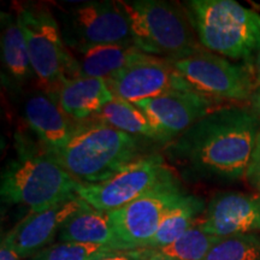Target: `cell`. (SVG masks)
<instances>
[{
    "mask_svg": "<svg viewBox=\"0 0 260 260\" xmlns=\"http://www.w3.org/2000/svg\"><path fill=\"white\" fill-rule=\"evenodd\" d=\"M19 254L15 251V248L8 242L5 237L2 240V247H0V260H19Z\"/></svg>",
    "mask_w": 260,
    "mask_h": 260,
    "instance_id": "obj_27",
    "label": "cell"
},
{
    "mask_svg": "<svg viewBox=\"0 0 260 260\" xmlns=\"http://www.w3.org/2000/svg\"><path fill=\"white\" fill-rule=\"evenodd\" d=\"M200 45L234 60H252L260 51V14L234 0L183 3Z\"/></svg>",
    "mask_w": 260,
    "mask_h": 260,
    "instance_id": "obj_4",
    "label": "cell"
},
{
    "mask_svg": "<svg viewBox=\"0 0 260 260\" xmlns=\"http://www.w3.org/2000/svg\"><path fill=\"white\" fill-rule=\"evenodd\" d=\"M216 102L194 89H176L135 105L148 117L169 144L216 110Z\"/></svg>",
    "mask_w": 260,
    "mask_h": 260,
    "instance_id": "obj_12",
    "label": "cell"
},
{
    "mask_svg": "<svg viewBox=\"0 0 260 260\" xmlns=\"http://www.w3.org/2000/svg\"><path fill=\"white\" fill-rule=\"evenodd\" d=\"M204 260H260V235L222 237Z\"/></svg>",
    "mask_w": 260,
    "mask_h": 260,
    "instance_id": "obj_23",
    "label": "cell"
},
{
    "mask_svg": "<svg viewBox=\"0 0 260 260\" xmlns=\"http://www.w3.org/2000/svg\"><path fill=\"white\" fill-rule=\"evenodd\" d=\"M198 223L210 235L226 237L260 232V193L224 191L214 195Z\"/></svg>",
    "mask_w": 260,
    "mask_h": 260,
    "instance_id": "obj_13",
    "label": "cell"
},
{
    "mask_svg": "<svg viewBox=\"0 0 260 260\" xmlns=\"http://www.w3.org/2000/svg\"><path fill=\"white\" fill-rule=\"evenodd\" d=\"M145 260H176L167 256L152 248H145Z\"/></svg>",
    "mask_w": 260,
    "mask_h": 260,
    "instance_id": "obj_28",
    "label": "cell"
},
{
    "mask_svg": "<svg viewBox=\"0 0 260 260\" xmlns=\"http://www.w3.org/2000/svg\"><path fill=\"white\" fill-rule=\"evenodd\" d=\"M259 136L254 110L217 107L165 145L164 153L187 180L235 182L246 176Z\"/></svg>",
    "mask_w": 260,
    "mask_h": 260,
    "instance_id": "obj_1",
    "label": "cell"
},
{
    "mask_svg": "<svg viewBox=\"0 0 260 260\" xmlns=\"http://www.w3.org/2000/svg\"><path fill=\"white\" fill-rule=\"evenodd\" d=\"M172 175L174 171L161 154L147 153L109 180L94 184L81 183L76 195L93 209L111 212L138 199Z\"/></svg>",
    "mask_w": 260,
    "mask_h": 260,
    "instance_id": "obj_8",
    "label": "cell"
},
{
    "mask_svg": "<svg viewBox=\"0 0 260 260\" xmlns=\"http://www.w3.org/2000/svg\"><path fill=\"white\" fill-rule=\"evenodd\" d=\"M133 44L149 56L177 61L203 48L183 5L162 0L121 2Z\"/></svg>",
    "mask_w": 260,
    "mask_h": 260,
    "instance_id": "obj_5",
    "label": "cell"
},
{
    "mask_svg": "<svg viewBox=\"0 0 260 260\" xmlns=\"http://www.w3.org/2000/svg\"><path fill=\"white\" fill-rule=\"evenodd\" d=\"M205 203L197 195L184 194L162 218L153 239L148 242L146 248L159 249L176 241L200 218L205 212Z\"/></svg>",
    "mask_w": 260,
    "mask_h": 260,
    "instance_id": "obj_21",
    "label": "cell"
},
{
    "mask_svg": "<svg viewBox=\"0 0 260 260\" xmlns=\"http://www.w3.org/2000/svg\"><path fill=\"white\" fill-rule=\"evenodd\" d=\"M54 16L70 51L98 45L133 44L129 19L121 2L90 0L61 5Z\"/></svg>",
    "mask_w": 260,
    "mask_h": 260,
    "instance_id": "obj_7",
    "label": "cell"
},
{
    "mask_svg": "<svg viewBox=\"0 0 260 260\" xmlns=\"http://www.w3.org/2000/svg\"><path fill=\"white\" fill-rule=\"evenodd\" d=\"M70 52L79 65L80 76L105 81L149 56L140 51L134 44L98 45Z\"/></svg>",
    "mask_w": 260,
    "mask_h": 260,
    "instance_id": "obj_17",
    "label": "cell"
},
{
    "mask_svg": "<svg viewBox=\"0 0 260 260\" xmlns=\"http://www.w3.org/2000/svg\"><path fill=\"white\" fill-rule=\"evenodd\" d=\"M251 102H252V106L253 110L260 115V88L255 89V92L253 93V95L251 98Z\"/></svg>",
    "mask_w": 260,
    "mask_h": 260,
    "instance_id": "obj_29",
    "label": "cell"
},
{
    "mask_svg": "<svg viewBox=\"0 0 260 260\" xmlns=\"http://www.w3.org/2000/svg\"><path fill=\"white\" fill-rule=\"evenodd\" d=\"M246 177L249 181V183L256 188V190L260 193V136L256 141L254 151H253L251 161H249L248 169L246 172Z\"/></svg>",
    "mask_w": 260,
    "mask_h": 260,
    "instance_id": "obj_25",
    "label": "cell"
},
{
    "mask_svg": "<svg viewBox=\"0 0 260 260\" xmlns=\"http://www.w3.org/2000/svg\"><path fill=\"white\" fill-rule=\"evenodd\" d=\"M220 239L222 237L205 233L197 220V223L176 241L155 251L176 260H204Z\"/></svg>",
    "mask_w": 260,
    "mask_h": 260,
    "instance_id": "obj_22",
    "label": "cell"
},
{
    "mask_svg": "<svg viewBox=\"0 0 260 260\" xmlns=\"http://www.w3.org/2000/svg\"><path fill=\"white\" fill-rule=\"evenodd\" d=\"M2 60L15 83H25L34 76L24 34L16 15L2 12Z\"/></svg>",
    "mask_w": 260,
    "mask_h": 260,
    "instance_id": "obj_20",
    "label": "cell"
},
{
    "mask_svg": "<svg viewBox=\"0 0 260 260\" xmlns=\"http://www.w3.org/2000/svg\"><path fill=\"white\" fill-rule=\"evenodd\" d=\"M15 15L27 41L37 84L56 100L67 81L80 77L79 65L65 45L56 16L46 5L32 3L16 5Z\"/></svg>",
    "mask_w": 260,
    "mask_h": 260,
    "instance_id": "obj_6",
    "label": "cell"
},
{
    "mask_svg": "<svg viewBox=\"0 0 260 260\" xmlns=\"http://www.w3.org/2000/svg\"><path fill=\"white\" fill-rule=\"evenodd\" d=\"M95 260H145V248L132 251H113Z\"/></svg>",
    "mask_w": 260,
    "mask_h": 260,
    "instance_id": "obj_26",
    "label": "cell"
},
{
    "mask_svg": "<svg viewBox=\"0 0 260 260\" xmlns=\"http://www.w3.org/2000/svg\"><path fill=\"white\" fill-rule=\"evenodd\" d=\"M113 96L136 104L170 90L193 89L175 68L174 61L148 56L106 81Z\"/></svg>",
    "mask_w": 260,
    "mask_h": 260,
    "instance_id": "obj_11",
    "label": "cell"
},
{
    "mask_svg": "<svg viewBox=\"0 0 260 260\" xmlns=\"http://www.w3.org/2000/svg\"><path fill=\"white\" fill-rule=\"evenodd\" d=\"M174 65L191 88L217 102H242L251 99L255 92L248 67L233 63L204 47L184 59L174 61Z\"/></svg>",
    "mask_w": 260,
    "mask_h": 260,
    "instance_id": "obj_9",
    "label": "cell"
},
{
    "mask_svg": "<svg viewBox=\"0 0 260 260\" xmlns=\"http://www.w3.org/2000/svg\"><path fill=\"white\" fill-rule=\"evenodd\" d=\"M80 184L41 146L18 141L17 155L2 172L0 194L4 203L23 205L34 213L73 197Z\"/></svg>",
    "mask_w": 260,
    "mask_h": 260,
    "instance_id": "obj_3",
    "label": "cell"
},
{
    "mask_svg": "<svg viewBox=\"0 0 260 260\" xmlns=\"http://www.w3.org/2000/svg\"><path fill=\"white\" fill-rule=\"evenodd\" d=\"M255 73H256V79L260 82V51L258 52L255 58Z\"/></svg>",
    "mask_w": 260,
    "mask_h": 260,
    "instance_id": "obj_30",
    "label": "cell"
},
{
    "mask_svg": "<svg viewBox=\"0 0 260 260\" xmlns=\"http://www.w3.org/2000/svg\"><path fill=\"white\" fill-rule=\"evenodd\" d=\"M113 251L109 247L88 243L58 242L30 256V260H95Z\"/></svg>",
    "mask_w": 260,
    "mask_h": 260,
    "instance_id": "obj_24",
    "label": "cell"
},
{
    "mask_svg": "<svg viewBox=\"0 0 260 260\" xmlns=\"http://www.w3.org/2000/svg\"><path fill=\"white\" fill-rule=\"evenodd\" d=\"M59 242H79L109 247L115 251H132L118 239L109 213L89 205L75 213L61 228Z\"/></svg>",
    "mask_w": 260,
    "mask_h": 260,
    "instance_id": "obj_18",
    "label": "cell"
},
{
    "mask_svg": "<svg viewBox=\"0 0 260 260\" xmlns=\"http://www.w3.org/2000/svg\"><path fill=\"white\" fill-rule=\"evenodd\" d=\"M23 116L45 152L56 151L67 145L79 124L65 115L53 98L42 90L32 92L27 96Z\"/></svg>",
    "mask_w": 260,
    "mask_h": 260,
    "instance_id": "obj_15",
    "label": "cell"
},
{
    "mask_svg": "<svg viewBox=\"0 0 260 260\" xmlns=\"http://www.w3.org/2000/svg\"><path fill=\"white\" fill-rule=\"evenodd\" d=\"M113 98L105 80L80 76L63 84L56 102L73 121L82 122L95 116Z\"/></svg>",
    "mask_w": 260,
    "mask_h": 260,
    "instance_id": "obj_16",
    "label": "cell"
},
{
    "mask_svg": "<svg viewBox=\"0 0 260 260\" xmlns=\"http://www.w3.org/2000/svg\"><path fill=\"white\" fill-rule=\"evenodd\" d=\"M184 194L172 175L125 206L107 212L118 239L129 249L146 248L165 214Z\"/></svg>",
    "mask_w": 260,
    "mask_h": 260,
    "instance_id": "obj_10",
    "label": "cell"
},
{
    "mask_svg": "<svg viewBox=\"0 0 260 260\" xmlns=\"http://www.w3.org/2000/svg\"><path fill=\"white\" fill-rule=\"evenodd\" d=\"M93 119L121 130L139 139L168 144V140L149 121V118L135 104L113 98L93 117Z\"/></svg>",
    "mask_w": 260,
    "mask_h": 260,
    "instance_id": "obj_19",
    "label": "cell"
},
{
    "mask_svg": "<svg viewBox=\"0 0 260 260\" xmlns=\"http://www.w3.org/2000/svg\"><path fill=\"white\" fill-rule=\"evenodd\" d=\"M142 140L93 119L79 123L67 145L46 153L80 183L104 182L144 153Z\"/></svg>",
    "mask_w": 260,
    "mask_h": 260,
    "instance_id": "obj_2",
    "label": "cell"
},
{
    "mask_svg": "<svg viewBox=\"0 0 260 260\" xmlns=\"http://www.w3.org/2000/svg\"><path fill=\"white\" fill-rule=\"evenodd\" d=\"M87 205L86 201L75 194L50 209L29 214L4 237L21 258H30L51 246L64 224Z\"/></svg>",
    "mask_w": 260,
    "mask_h": 260,
    "instance_id": "obj_14",
    "label": "cell"
}]
</instances>
